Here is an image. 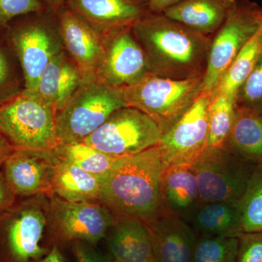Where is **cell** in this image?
<instances>
[{"label": "cell", "instance_id": "cell-1", "mask_svg": "<svg viewBox=\"0 0 262 262\" xmlns=\"http://www.w3.org/2000/svg\"><path fill=\"white\" fill-rule=\"evenodd\" d=\"M164 167L158 146L117 158L99 178V202L115 220L147 223L165 213L162 201Z\"/></svg>", "mask_w": 262, "mask_h": 262}, {"label": "cell", "instance_id": "cell-2", "mask_svg": "<svg viewBox=\"0 0 262 262\" xmlns=\"http://www.w3.org/2000/svg\"><path fill=\"white\" fill-rule=\"evenodd\" d=\"M131 29L145 54L149 73L173 80L204 75L211 37L148 10Z\"/></svg>", "mask_w": 262, "mask_h": 262}, {"label": "cell", "instance_id": "cell-3", "mask_svg": "<svg viewBox=\"0 0 262 262\" xmlns=\"http://www.w3.org/2000/svg\"><path fill=\"white\" fill-rule=\"evenodd\" d=\"M50 198H18L0 213V262H39L51 251Z\"/></svg>", "mask_w": 262, "mask_h": 262}, {"label": "cell", "instance_id": "cell-4", "mask_svg": "<svg viewBox=\"0 0 262 262\" xmlns=\"http://www.w3.org/2000/svg\"><path fill=\"white\" fill-rule=\"evenodd\" d=\"M124 106H126L124 89L103 82L95 74L84 76L56 114L58 143L83 141L114 112Z\"/></svg>", "mask_w": 262, "mask_h": 262}, {"label": "cell", "instance_id": "cell-5", "mask_svg": "<svg viewBox=\"0 0 262 262\" xmlns=\"http://www.w3.org/2000/svg\"><path fill=\"white\" fill-rule=\"evenodd\" d=\"M56 114L37 91L24 89L0 104V130L14 149L53 151L59 144Z\"/></svg>", "mask_w": 262, "mask_h": 262}, {"label": "cell", "instance_id": "cell-6", "mask_svg": "<svg viewBox=\"0 0 262 262\" xmlns=\"http://www.w3.org/2000/svg\"><path fill=\"white\" fill-rule=\"evenodd\" d=\"M203 76L173 80L148 73L124 89L126 106L145 113L164 133L173 126L203 91Z\"/></svg>", "mask_w": 262, "mask_h": 262}, {"label": "cell", "instance_id": "cell-7", "mask_svg": "<svg viewBox=\"0 0 262 262\" xmlns=\"http://www.w3.org/2000/svg\"><path fill=\"white\" fill-rule=\"evenodd\" d=\"M163 132L159 125L137 108L124 106L82 141L111 156L139 154L159 144Z\"/></svg>", "mask_w": 262, "mask_h": 262}, {"label": "cell", "instance_id": "cell-8", "mask_svg": "<svg viewBox=\"0 0 262 262\" xmlns=\"http://www.w3.org/2000/svg\"><path fill=\"white\" fill-rule=\"evenodd\" d=\"M256 165L226 146L207 148L192 165L202 203L241 201Z\"/></svg>", "mask_w": 262, "mask_h": 262}, {"label": "cell", "instance_id": "cell-9", "mask_svg": "<svg viewBox=\"0 0 262 262\" xmlns=\"http://www.w3.org/2000/svg\"><path fill=\"white\" fill-rule=\"evenodd\" d=\"M261 21L262 7L249 0H237L233 11L211 38L203 91L214 93L229 66L257 32Z\"/></svg>", "mask_w": 262, "mask_h": 262}, {"label": "cell", "instance_id": "cell-10", "mask_svg": "<svg viewBox=\"0 0 262 262\" xmlns=\"http://www.w3.org/2000/svg\"><path fill=\"white\" fill-rule=\"evenodd\" d=\"M116 220L100 202H70L50 196L49 232L52 245L82 241L94 246L106 237Z\"/></svg>", "mask_w": 262, "mask_h": 262}, {"label": "cell", "instance_id": "cell-11", "mask_svg": "<svg viewBox=\"0 0 262 262\" xmlns=\"http://www.w3.org/2000/svg\"><path fill=\"white\" fill-rule=\"evenodd\" d=\"M45 11L39 13L38 18L15 26L9 33L10 46L18 56L24 73V89L27 90L37 89L48 63L63 50L58 20L54 22L45 16Z\"/></svg>", "mask_w": 262, "mask_h": 262}, {"label": "cell", "instance_id": "cell-12", "mask_svg": "<svg viewBox=\"0 0 262 262\" xmlns=\"http://www.w3.org/2000/svg\"><path fill=\"white\" fill-rule=\"evenodd\" d=\"M213 95L202 91L187 113L162 135L158 147L165 168L192 165L208 148V113Z\"/></svg>", "mask_w": 262, "mask_h": 262}, {"label": "cell", "instance_id": "cell-13", "mask_svg": "<svg viewBox=\"0 0 262 262\" xmlns=\"http://www.w3.org/2000/svg\"><path fill=\"white\" fill-rule=\"evenodd\" d=\"M149 73L145 54L130 27L104 36V48L96 77L114 87L125 89Z\"/></svg>", "mask_w": 262, "mask_h": 262}, {"label": "cell", "instance_id": "cell-14", "mask_svg": "<svg viewBox=\"0 0 262 262\" xmlns=\"http://www.w3.org/2000/svg\"><path fill=\"white\" fill-rule=\"evenodd\" d=\"M58 161L53 150L14 149L1 169L17 198L39 194L50 198Z\"/></svg>", "mask_w": 262, "mask_h": 262}, {"label": "cell", "instance_id": "cell-15", "mask_svg": "<svg viewBox=\"0 0 262 262\" xmlns=\"http://www.w3.org/2000/svg\"><path fill=\"white\" fill-rule=\"evenodd\" d=\"M56 14L62 44L81 75H96L103 56L104 36L66 5Z\"/></svg>", "mask_w": 262, "mask_h": 262}, {"label": "cell", "instance_id": "cell-16", "mask_svg": "<svg viewBox=\"0 0 262 262\" xmlns=\"http://www.w3.org/2000/svg\"><path fill=\"white\" fill-rule=\"evenodd\" d=\"M145 224L158 262H192L198 235L187 221L164 213Z\"/></svg>", "mask_w": 262, "mask_h": 262}, {"label": "cell", "instance_id": "cell-17", "mask_svg": "<svg viewBox=\"0 0 262 262\" xmlns=\"http://www.w3.org/2000/svg\"><path fill=\"white\" fill-rule=\"evenodd\" d=\"M66 6L103 36L132 27L147 10L127 0H69Z\"/></svg>", "mask_w": 262, "mask_h": 262}, {"label": "cell", "instance_id": "cell-18", "mask_svg": "<svg viewBox=\"0 0 262 262\" xmlns=\"http://www.w3.org/2000/svg\"><path fill=\"white\" fill-rule=\"evenodd\" d=\"M108 233V251L114 262H158L144 222L130 219L117 220Z\"/></svg>", "mask_w": 262, "mask_h": 262}, {"label": "cell", "instance_id": "cell-19", "mask_svg": "<svg viewBox=\"0 0 262 262\" xmlns=\"http://www.w3.org/2000/svg\"><path fill=\"white\" fill-rule=\"evenodd\" d=\"M237 5V0H182L163 12L165 16L205 36H213Z\"/></svg>", "mask_w": 262, "mask_h": 262}, {"label": "cell", "instance_id": "cell-20", "mask_svg": "<svg viewBox=\"0 0 262 262\" xmlns=\"http://www.w3.org/2000/svg\"><path fill=\"white\" fill-rule=\"evenodd\" d=\"M161 194L165 213L188 222L202 203L192 165H178L164 169Z\"/></svg>", "mask_w": 262, "mask_h": 262}, {"label": "cell", "instance_id": "cell-21", "mask_svg": "<svg viewBox=\"0 0 262 262\" xmlns=\"http://www.w3.org/2000/svg\"><path fill=\"white\" fill-rule=\"evenodd\" d=\"M187 222L198 237H238L244 233L237 201L201 203Z\"/></svg>", "mask_w": 262, "mask_h": 262}, {"label": "cell", "instance_id": "cell-22", "mask_svg": "<svg viewBox=\"0 0 262 262\" xmlns=\"http://www.w3.org/2000/svg\"><path fill=\"white\" fill-rule=\"evenodd\" d=\"M82 78L77 66L68 53L62 50L48 63L34 91L57 113L78 87Z\"/></svg>", "mask_w": 262, "mask_h": 262}, {"label": "cell", "instance_id": "cell-23", "mask_svg": "<svg viewBox=\"0 0 262 262\" xmlns=\"http://www.w3.org/2000/svg\"><path fill=\"white\" fill-rule=\"evenodd\" d=\"M99 179L59 160L52 184L53 194L70 202H99Z\"/></svg>", "mask_w": 262, "mask_h": 262}, {"label": "cell", "instance_id": "cell-24", "mask_svg": "<svg viewBox=\"0 0 262 262\" xmlns=\"http://www.w3.org/2000/svg\"><path fill=\"white\" fill-rule=\"evenodd\" d=\"M253 163H262V115L237 108L225 145Z\"/></svg>", "mask_w": 262, "mask_h": 262}, {"label": "cell", "instance_id": "cell-25", "mask_svg": "<svg viewBox=\"0 0 262 262\" xmlns=\"http://www.w3.org/2000/svg\"><path fill=\"white\" fill-rule=\"evenodd\" d=\"M261 51L262 21L257 32L245 45L229 66L213 94L234 100L237 90L254 68Z\"/></svg>", "mask_w": 262, "mask_h": 262}, {"label": "cell", "instance_id": "cell-26", "mask_svg": "<svg viewBox=\"0 0 262 262\" xmlns=\"http://www.w3.org/2000/svg\"><path fill=\"white\" fill-rule=\"evenodd\" d=\"M53 151L61 161L72 164L98 178L119 158L101 152L82 141L58 144Z\"/></svg>", "mask_w": 262, "mask_h": 262}, {"label": "cell", "instance_id": "cell-27", "mask_svg": "<svg viewBox=\"0 0 262 262\" xmlns=\"http://www.w3.org/2000/svg\"><path fill=\"white\" fill-rule=\"evenodd\" d=\"M235 117L234 100L213 95L208 113V148L225 146Z\"/></svg>", "mask_w": 262, "mask_h": 262}, {"label": "cell", "instance_id": "cell-28", "mask_svg": "<svg viewBox=\"0 0 262 262\" xmlns=\"http://www.w3.org/2000/svg\"><path fill=\"white\" fill-rule=\"evenodd\" d=\"M244 232L262 231V163L255 167L239 201Z\"/></svg>", "mask_w": 262, "mask_h": 262}, {"label": "cell", "instance_id": "cell-29", "mask_svg": "<svg viewBox=\"0 0 262 262\" xmlns=\"http://www.w3.org/2000/svg\"><path fill=\"white\" fill-rule=\"evenodd\" d=\"M237 237H198L192 262H236Z\"/></svg>", "mask_w": 262, "mask_h": 262}, {"label": "cell", "instance_id": "cell-30", "mask_svg": "<svg viewBox=\"0 0 262 262\" xmlns=\"http://www.w3.org/2000/svg\"><path fill=\"white\" fill-rule=\"evenodd\" d=\"M234 106L262 115V51L249 76L237 90Z\"/></svg>", "mask_w": 262, "mask_h": 262}, {"label": "cell", "instance_id": "cell-31", "mask_svg": "<svg viewBox=\"0 0 262 262\" xmlns=\"http://www.w3.org/2000/svg\"><path fill=\"white\" fill-rule=\"evenodd\" d=\"M46 9L40 0H0V26L8 27L16 17L42 13Z\"/></svg>", "mask_w": 262, "mask_h": 262}, {"label": "cell", "instance_id": "cell-32", "mask_svg": "<svg viewBox=\"0 0 262 262\" xmlns=\"http://www.w3.org/2000/svg\"><path fill=\"white\" fill-rule=\"evenodd\" d=\"M237 239L236 262H262V231L244 232Z\"/></svg>", "mask_w": 262, "mask_h": 262}, {"label": "cell", "instance_id": "cell-33", "mask_svg": "<svg viewBox=\"0 0 262 262\" xmlns=\"http://www.w3.org/2000/svg\"><path fill=\"white\" fill-rule=\"evenodd\" d=\"M20 91L9 60L0 48V104L6 102Z\"/></svg>", "mask_w": 262, "mask_h": 262}, {"label": "cell", "instance_id": "cell-34", "mask_svg": "<svg viewBox=\"0 0 262 262\" xmlns=\"http://www.w3.org/2000/svg\"><path fill=\"white\" fill-rule=\"evenodd\" d=\"M72 251L77 262H114L110 256L98 252L92 245L82 241L73 243Z\"/></svg>", "mask_w": 262, "mask_h": 262}, {"label": "cell", "instance_id": "cell-35", "mask_svg": "<svg viewBox=\"0 0 262 262\" xmlns=\"http://www.w3.org/2000/svg\"><path fill=\"white\" fill-rule=\"evenodd\" d=\"M18 198L11 189L0 168V213L13 206Z\"/></svg>", "mask_w": 262, "mask_h": 262}, {"label": "cell", "instance_id": "cell-36", "mask_svg": "<svg viewBox=\"0 0 262 262\" xmlns=\"http://www.w3.org/2000/svg\"><path fill=\"white\" fill-rule=\"evenodd\" d=\"M181 1L182 0H149L147 10L151 13H163L165 10Z\"/></svg>", "mask_w": 262, "mask_h": 262}, {"label": "cell", "instance_id": "cell-37", "mask_svg": "<svg viewBox=\"0 0 262 262\" xmlns=\"http://www.w3.org/2000/svg\"><path fill=\"white\" fill-rule=\"evenodd\" d=\"M13 150L14 148L11 146L4 134L0 130V168L4 163L5 160L13 152Z\"/></svg>", "mask_w": 262, "mask_h": 262}, {"label": "cell", "instance_id": "cell-38", "mask_svg": "<svg viewBox=\"0 0 262 262\" xmlns=\"http://www.w3.org/2000/svg\"><path fill=\"white\" fill-rule=\"evenodd\" d=\"M39 262H66L60 251L59 246L53 245L51 251Z\"/></svg>", "mask_w": 262, "mask_h": 262}, {"label": "cell", "instance_id": "cell-39", "mask_svg": "<svg viewBox=\"0 0 262 262\" xmlns=\"http://www.w3.org/2000/svg\"><path fill=\"white\" fill-rule=\"evenodd\" d=\"M48 9L56 11L58 8L67 4L69 0H40Z\"/></svg>", "mask_w": 262, "mask_h": 262}, {"label": "cell", "instance_id": "cell-40", "mask_svg": "<svg viewBox=\"0 0 262 262\" xmlns=\"http://www.w3.org/2000/svg\"><path fill=\"white\" fill-rule=\"evenodd\" d=\"M127 1L132 2L136 4L141 5V6L146 7L147 8V5L149 0H127Z\"/></svg>", "mask_w": 262, "mask_h": 262}]
</instances>
